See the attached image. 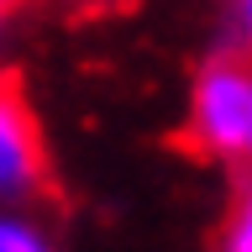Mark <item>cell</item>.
I'll return each instance as SVG.
<instances>
[{"mask_svg":"<svg viewBox=\"0 0 252 252\" xmlns=\"http://www.w3.org/2000/svg\"><path fill=\"white\" fill-rule=\"evenodd\" d=\"M184 137L200 158H216L242 179L252 173V58L216 53L189 79Z\"/></svg>","mask_w":252,"mask_h":252,"instance_id":"1","label":"cell"},{"mask_svg":"<svg viewBox=\"0 0 252 252\" xmlns=\"http://www.w3.org/2000/svg\"><path fill=\"white\" fill-rule=\"evenodd\" d=\"M47 189V147L16 79H0V210H27Z\"/></svg>","mask_w":252,"mask_h":252,"instance_id":"2","label":"cell"},{"mask_svg":"<svg viewBox=\"0 0 252 252\" xmlns=\"http://www.w3.org/2000/svg\"><path fill=\"white\" fill-rule=\"evenodd\" d=\"M0 252H53V236L32 210H0Z\"/></svg>","mask_w":252,"mask_h":252,"instance_id":"3","label":"cell"},{"mask_svg":"<svg viewBox=\"0 0 252 252\" xmlns=\"http://www.w3.org/2000/svg\"><path fill=\"white\" fill-rule=\"evenodd\" d=\"M220 252H252V173L236 184V200H231V216H226Z\"/></svg>","mask_w":252,"mask_h":252,"instance_id":"4","label":"cell"},{"mask_svg":"<svg viewBox=\"0 0 252 252\" xmlns=\"http://www.w3.org/2000/svg\"><path fill=\"white\" fill-rule=\"evenodd\" d=\"M236 32H242V53L252 58V0H236Z\"/></svg>","mask_w":252,"mask_h":252,"instance_id":"5","label":"cell"},{"mask_svg":"<svg viewBox=\"0 0 252 252\" xmlns=\"http://www.w3.org/2000/svg\"><path fill=\"white\" fill-rule=\"evenodd\" d=\"M74 5H116V0H74Z\"/></svg>","mask_w":252,"mask_h":252,"instance_id":"6","label":"cell"},{"mask_svg":"<svg viewBox=\"0 0 252 252\" xmlns=\"http://www.w3.org/2000/svg\"><path fill=\"white\" fill-rule=\"evenodd\" d=\"M16 5H21V0H0V11H16Z\"/></svg>","mask_w":252,"mask_h":252,"instance_id":"7","label":"cell"}]
</instances>
